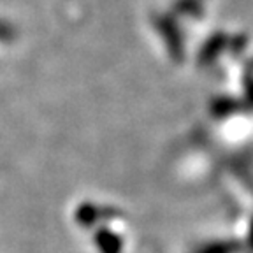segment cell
I'll list each match as a JSON object with an SVG mask.
<instances>
[{
	"instance_id": "6da1fadb",
	"label": "cell",
	"mask_w": 253,
	"mask_h": 253,
	"mask_svg": "<svg viewBox=\"0 0 253 253\" xmlns=\"http://www.w3.org/2000/svg\"><path fill=\"white\" fill-rule=\"evenodd\" d=\"M95 243L102 253H120L122 252V241L115 232L107 229H100L95 234Z\"/></svg>"
},
{
	"instance_id": "3957f363",
	"label": "cell",
	"mask_w": 253,
	"mask_h": 253,
	"mask_svg": "<svg viewBox=\"0 0 253 253\" xmlns=\"http://www.w3.org/2000/svg\"><path fill=\"white\" fill-rule=\"evenodd\" d=\"M237 250L236 243H213V245H208L201 250L199 253H234Z\"/></svg>"
},
{
	"instance_id": "277c9868",
	"label": "cell",
	"mask_w": 253,
	"mask_h": 253,
	"mask_svg": "<svg viewBox=\"0 0 253 253\" xmlns=\"http://www.w3.org/2000/svg\"><path fill=\"white\" fill-rule=\"evenodd\" d=\"M250 241H252V245H253V223H252V232H250Z\"/></svg>"
},
{
	"instance_id": "7a4b0ae2",
	"label": "cell",
	"mask_w": 253,
	"mask_h": 253,
	"mask_svg": "<svg viewBox=\"0 0 253 253\" xmlns=\"http://www.w3.org/2000/svg\"><path fill=\"white\" fill-rule=\"evenodd\" d=\"M104 216H115V213H107L104 214L100 208L97 206H91V204H83L78 208V213H76V220L79 223H83V225L90 227L91 223H95L97 220H102Z\"/></svg>"
}]
</instances>
